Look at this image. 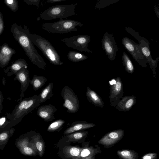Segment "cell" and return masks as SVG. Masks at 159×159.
<instances>
[{"mask_svg":"<svg viewBox=\"0 0 159 159\" xmlns=\"http://www.w3.org/2000/svg\"><path fill=\"white\" fill-rule=\"evenodd\" d=\"M10 31L31 62L38 68L45 70L46 65V62L37 52L24 28L14 23L11 26Z\"/></svg>","mask_w":159,"mask_h":159,"instance_id":"1","label":"cell"},{"mask_svg":"<svg viewBox=\"0 0 159 159\" xmlns=\"http://www.w3.org/2000/svg\"><path fill=\"white\" fill-rule=\"evenodd\" d=\"M23 28L32 43L40 49L51 63L56 66L63 64L59 54L48 40L38 34L31 33L26 25H24Z\"/></svg>","mask_w":159,"mask_h":159,"instance_id":"2","label":"cell"},{"mask_svg":"<svg viewBox=\"0 0 159 159\" xmlns=\"http://www.w3.org/2000/svg\"><path fill=\"white\" fill-rule=\"evenodd\" d=\"M77 3L70 5H57L52 6L41 12L37 19L50 20L59 18H66L76 15L75 8Z\"/></svg>","mask_w":159,"mask_h":159,"instance_id":"3","label":"cell"},{"mask_svg":"<svg viewBox=\"0 0 159 159\" xmlns=\"http://www.w3.org/2000/svg\"><path fill=\"white\" fill-rule=\"evenodd\" d=\"M41 25L43 29L49 33L60 34L77 31L76 26L83 25L81 22L74 20L63 19L52 23H42Z\"/></svg>","mask_w":159,"mask_h":159,"instance_id":"4","label":"cell"},{"mask_svg":"<svg viewBox=\"0 0 159 159\" xmlns=\"http://www.w3.org/2000/svg\"><path fill=\"white\" fill-rule=\"evenodd\" d=\"M121 42L124 47L139 65L143 67L147 66V60L141 51L139 44L127 37L123 38Z\"/></svg>","mask_w":159,"mask_h":159,"instance_id":"5","label":"cell"},{"mask_svg":"<svg viewBox=\"0 0 159 159\" xmlns=\"http://www.w3.org/2000/svg\"><path fill=\"white\" fill-rule=\"evenodd\" d=\"M64 102L62 106L67 109L69 113H75L79 110L80 103L77 96L69 87L65 86L61 92Z\"/></svg>","mask_w":159,"mask_h":159,"instance_id":"6","label":"cell"},{"mask_svg":"<svg viewBox=\"0 0 159 159\" xmlns=\"http://www.w3.org/2000/svg\"><path fill=\"white\" fill-rule=\"evenodd\" d=\"M90 41V37L87 35H77L61 40L69 48L88 53L92 52L88 48V44Z\"/></svg>","mask_w":159,"mask_h":159,"instance_id":"7","label":"cell"},{"mask_svg":"<svg viewBox=\"0 0 159 159\" xmlns=\"http://www.w3.org/2000/svg\"><path fill=\"white\" fill-rule=\"evenodd\" d=\"M102 47L109 60H115L117 52L119 49L112 34L106 32L101 40Z\"/></svg>","mask_w":159,"mask_h":159,"instance_id":"8","label":"cell"},{"mask_svg":"<svg viewBox=\"0 0 159 159\" xmlns=\"http://www.w3.org/2000/svg\"><path fill=\"white\" fill-rule=\"evenodd\" d=\"M110 84L109 100L110 105L115 107L122 98L124 93L123 84L119 77L114 79L115 83Z\"/></svg>","mask_w":159,"mask_h":159,"instance_id":"9","label":"cell"},{"mask_svg":"<svg viewBox=\"0 0 159 159\" xmlns=\"http://www.w3.org/2000/svg\"><path fill=\"white\" fill-rule=\"evenodd\" d=\"M14 80L15 81L17 80L20 84V96L17 100V101L19 102L23 99L24 97V92L28 88L31 81L29 77L27 68L24 67L20 69L15 74Z\"/></svg>","mask_w":159,"mask_h":159,"instance_id":"10","label":"cell"},{"mask_svg":"<svg viewBox=\"0 0 159 159\" xmlns=\"http://www.w3.org/2000/svg\"><path fill=\"white\" fill-rule=\"evenodd\" d=\"M123 130L119 129L111 131L103 136L98 142L99 143L105 147L112 146L124 136Z\"/></svg>","mask_w":159,"mask_h":159,"instance_id":"11","label":"cell"},{"mask_svg":"<svg viewBox=\"0 0 159 159\" xmlns=\"http://www.w3.org/2000/svg\"><path fill=\"white\" fill-rule=\"evenodd\" d=\"M139 42L141 51L147 60V63L149 65L153 74H155L156 69L159 61V58L157 57L156 60L152 58L149 48L150 43L147 39L144 38Z\"/></svg>","mask_w":159,"mask_h":159,"instance_id":"12","label":"cell"},{"mask_svg":"<svg viewBox=\"0 0 159 159\" xmlns=\"http://www.w3.org/2000/svg\"><path fill=\"white\" fill-rule=\"evenodd\" d=\"M57 110L56 107L52 105H42L38 108L36 114L46 122L52 121L55 119L54 114Z\"/></svg>","mask_w":159,"mask_h":159,"instance_id":"13","label":"cell"},{"mask_svg":"<svg viewBox=\"0 0 159 159\" xmlns=\"http://www.w3.org/2000/svg\"><path fill=\"white\" fill-rule=\"evenodd\" d=\"M16 51L6 43L0 47V67L3 68L7 65Z\"/></svg>","mask_w":159,"mask_h":159,"instance_id":"14","label":"cell"},{"mask_svg":"<svg viewBox=\"0 0 159 159\" xmlns=\"http://www.w3.org/2000/svg\"><path fill=\"white\" fill-rule=\"evenodd\" d=\"M136 102V97L134 95L126 96L122 98L115 108L120 111H129Z\"/></svg>","mask_w":159,"mask_h":159,"instance_id":"15","label":"cell"},{"mask_svg":"<svg viewBox=\"0 0 159 159\" xmlns=\"http://www.w3.org/2000/svg\"><path fill=\"white\" fill-rule=\"evenodd\" d=\"M28 139L25 137L24 134L20 136L16 141L15 145L23 154L31 156L34 154L33 149L28 146L29 143Z\"/></svg>","mask_w":159,"mask_h":159,"instance_id":"16","label":"cell"},{"mask_svg":"<svg viewBox=\"0 0 159 159\" xmlns=\"http://www.w3.org/2000/svg\"><path fill=\"white\" fill-rule=\"evenodd\" d=\"M41 104L39 95H34L29 97L20 115V118L22 119L25 116L31 112Z\"/></svg>","mask_w":159,"mask_h":159,"instance_id":"17","label":"cell"},{"mask_svg":"<svg viewBox=\"0 0 159 159\" xmlns=\"http://www.w3.org/2000/svg\"><path fill=\"white\" fill-rule=\"evenodd\" d=\"M28 67V64L24 59H19L13 63L11 65L7 68L3 70L7 75L10 77L15 75L23 67Z\"/></svg>","mask_w":159,"mask_h":159,"instance_id":"18","label":"cell"},{"mask_svg":"<svg viewBox=\"0 0 159 159\" xmlns=\"http://www.w3.org/2000/svg\"><path fill=\"white\" fill-rule=\"evenodd\" d=\"M95 126V124L88 123L84 120L75 121L72 123L71 125L64 131V134H69L77 131L90 128Z\"/></svg>","mask_w":159,"mask_h":159,"instance_id":"19","label":"cell"},{"mask_svg":"<svg viewBox=\"0 0 159 159\" xmlns=\"http://www.w3.org/2000/svg\"><path fill=\"white\" fill-rule=\"evenodd\" d=\"M86 95L88 101L95 106L102 108L104 102L101 98L94 91L88 86L86 89Z\"/></svg>","mask_w":159,"mask_h":159,"instance_id":"20","label":"cell"},{"mask_svg":"<svg viewBox=\"0 0 159 159\" xmlns=\"http://www.w3.org/2000/svg\"><path fill=\"white\" fill-rule=\"evenodd\" d=\"M22 119L10 120L6 116L0 117V133L8 129L19 123Z\"/></svg>","mask_w":159,"mask_h":159,"instance_id":"21","label":"cell"},{"mask_svg":"<svg viewBox=\"0 0 159 159\" xmlns=\"http://www.w3.org/2000/svg\"><path fill=\"white\" fill-rule=\"evenodd\" d=\"M53 83L51 82L42 90L39 95L41 103L50 99L53 96Z\"/></svg>","mask_w":159,"mask_h":159,"instance_id":"22","label":"cell"},{"mask_svg":"<svg viewBox=\"0 0 159 159\" xmlns=\"http://www.w3.org/2000/svg\"><path fill=\"white\" fill-rule=\"evenodd\" d=\"M15 131L14 128H11L0 133V150H2L4 148Z\"/></svg>","mask_w":159,"mask_h":159,"instance_id":"23","label":"cell"},{"mask_svg":"<svg viewBox=\"0 0 159 159\" xmlns=\"http://www.w3.org/2000/svg\"><path fill=\"white\" fill-rule=\"evenodd\" d=\"M47 80V79L44 76L34 75L30 84L32 85L34 90L36 91L43 86Z\"/></svg>","mask_w":159,"mask_h":159,"instance_id":"24","label":"cell"},{"mask_svg":"<svg viewBox=\"0 0 159 159\" xmlns=\"http://www.w3.org/2000/svg\"><path fill=\"white\" fill-rule=\"evenodd\" d=\"M122 59L125 71L129 73H133L134 70V66L130 58L124 52H123Z\"/></svg>","mask_w":159,"mask_h":159,"instance_id":"25","label":"cell"},{"mask_svg":"<svg viewBox=\"0 0 159 159\" xmlns=\"http://www.w3.org/2000/svg\"><path fill=\"white\" fill-rule=\"evenodd\" d=\"M100 152H101L100 148L94 149L92 148L83 149L80 154V157L86 159H95L94 155Z\"/></svg>","mask_w":159,"mask_h":159,"instance_id":"26","label":"cell"},{"mask_svg":"<svg viewBox=\"0 0 159 159\" xmlns=\"http://www.w3.org/2000/svg\"><path fill=\"white\" fill-rule=\"evenodd\" d=\"M67 56L69 60L74 62L84 61L88 58L85 55L73 51L68 52Z\"/></svg>","mask_w":159,"mask_h":159,"instance_id":"27","label":"cell"},{"mask_svg":"<svg viewBox=\"0 0 159 159\" xmlns=\"http://www.w3.org/2000/svg\"><path fill=\"white\" fill-rule=\"evenodd\" d=\"M117 154L122 159H138L137 153L130 150H124L118 151Z\"/></svg>","mask_w":159,"mask_h":159,"instance_id":"28","label":"cell"},{"mask_svg":"<svg viewBox=\"0 0 159 159\" xmlns=\"http://www.w3.org/2000/svg\"><path fill=\"white\" fill-rule=\"evenodd\" d=\"M65 121L62 119H59L51 123L48 126L47 130L49 132L55 131L61 128L65 123Z\"/></svg>","mask_w":159,"mask_h":159,"instance_id":"29","label":"cell"},{"mask_svg":"<svg viewBox=\"0 0 159 159\" xmlns=\"http://www.w3.org/2000/svg\"><path fill=\"white\" fill-rule=\"evenodd\" d=\"M5 5L12 11L16 12L19 8L17 0H4Z\"/></svg>","mask_w":159,"mask_h":159,"instance_id":"30","label":"cell"},{"mask_svg":"<svg viewBox=\"0 0 159 159\" xmlns=\"http://www.w3.org/2000/svg\"><path fill=\"white\" fill-rule=\"evenodd\" d=\"M118 1L119 0H99L95 4V8L98 9L102 8Z\"/></svg>","mask_w":159,"mask_h":159,"instance_id":"31","label":"cell"},{"mask_svg":"<svg viewBox=\"0 0 159 159\" xmlns=\"http://www.w3.org/2000/svg\"><path fill=\"white\" fill-rule=\"evenodd\" d=\"M88 133L87 131L76 132L70 134L68 137L70 140H77L85 136Z\"/></svg>","mask_w":159,"mask_h":159,"instance_id":"32","label":"cell"},{"mask_svg":"<svg viewBox=\"0 0 159 159\" xmlns=\"http://www.w3.org/2000/svg\"><path fill=\"white\" fill-rule=\"evenodd\" d=\"M125 29L128 33L133 36L139 42L141 39L145 38L143 37H140L139 35L138 32H136L129 27H126L125 28Z\"/></svg>","mask_w":159,"mask_h":159,"instance_id":"33","label":"cell"},{"mask_svg":"<svg viewBox=\"0 0 159 159\" xmlns=\"http://www.w3.org/2000/svg\"><path fill=\"white\" fill-rule=\"evenodd\" d=\"M35 145L39 154L40 156H41L43 152L44 149V145L43 142L39 140L36 141H35Z\"/></svg>","mask_w":159,"mask_h":159,"instance_id":"34","label":"cell"},{"mask_svg":"<svg viewBox=\"0 0 159 159\" xmlns=\"http://www.w3.org/2000/svg\"><path fill=\"white\" fill-rule=\"evenodd\" d=\"M69 153L72 156L77 157L80 154V150L77 147H72L70 149Z\"/></svg>","mask_w":159,"mask_h":159,"instance_id":"35","label":"cell"},{"mask_svg":"<svg viewBox=\"0 0 159 159\" xmlns=\"http://www.w3.org/2000/svg\"><path fill=\"white\" fill-rule=\"evenodd\" d=\"M157 154L155 153H150L147 154L143 156L141 159H156Z\"/></svg>","mask_w":159,"mask_h":159,"instance_id":"36","label":"cell"},{"mask_svg":"<svg viewBox=\"0 0 159 159\" xmlns=\"http://www.w3.org/2000/svg\"><path fill=\"white\" fill-rule=\"evenodd\" d=\"M27 4L30 5H35L37 7H39L40 0H23Z\"/></svg>","mask_w":159,"mask_h":159,"instance_id":"37","label":"cell"},{"mask_svg":"<svg viewBox=\"0 0 159 159\" xmlns=\"http://www.w3.org/2000/svg\"><path fill=\"white\" fill-rule=\"evenodd\" d=\"M4 29V24L2 14L0 11V35L3 32Z\"/></svg>","mask_w":159,"mask_h":159,"instance_id":"38","label":"cell"},{"mask_svg":"<svg viewBox=\"0 0 159 159\" xmlns=\"http://www.w3.org/2000/svg\"><path fill=\"white\" fill-rule=\"evenodd\" d=\"M3 97L2 91L0 89V114L1 113L3 108V106L2 103L3 100Z\"/></svg>","mask_w":159,"mask_h":159,"instance_id":"39","label":"cell"},{"mask_svg":"<svg viewBox=\"0 0 159 159\" xmlns=\"http://www.w3.org/2000/svg\"><path fill=\"white\" fill-rule=\"evenodd\" d=\"M67 0H48L46 1V2L48 3H53L56 2H59Z\"/></svg>","mask_w":159,"mask_h":159,"instance_id":"40","label":"cell"},{"mask_svg":"<svg viewBox=\"0 0 159 159\" xmlns=\"http://www.w3.org/2000/svg\"><path fill=\"white\" fill-rule=\"evenodd\" d=\"M154 11L157 15V17L159 18V8H157V7H156L155 6L154 7Z\"/></svg>","mask_w":159,"mask_h":159,"instance_id":"41","label":"cell"}]
</instances>
